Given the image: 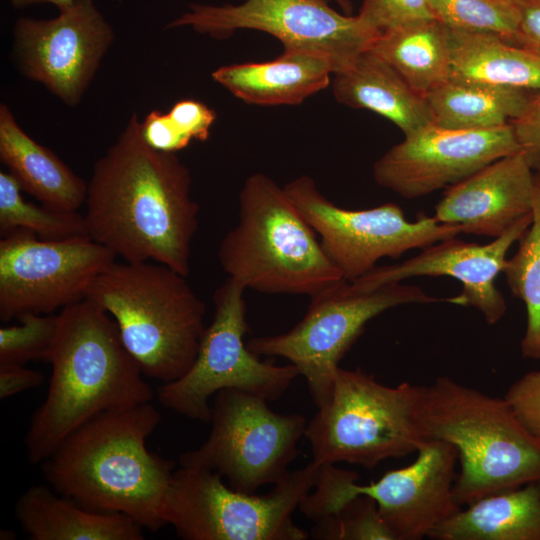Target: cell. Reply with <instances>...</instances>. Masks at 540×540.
<instances>
[{
    "label": "cell",
    "mask_w": 540,
    "mask_h": 540,
    "mask_svg": "<svg viewBox=\"0 0 540 540\" xmlns=\"http://www.w3.org/2000/svg\"><path fill=\"white\" fill-rule=\"evenodd\" d=\"M189 168L149 146L134 113L88 182V236L126 262H156L188 277L199 205Z\"/></svg>",
    "instance_id": "1"
},
{
    "label": "cell",
    "mask_w": 540,
    "mask_h": 540,
    "mask_svg": "<svg viewBox=\"0 0 540 540\" xmlns=\"http://www.w3.org/2000/svg\"><path fill=\"white\" fill-rule=\"evenodd\" d=\"M161 421L151 403L103 412L70 433L41 464L51 488L81 506L124 514L155 532L174 463L152 453L148 437Z\"/></svg>",
    "instance_id": "2"
},
{
    "label": "cell",
    "mask_w": 540,
    "mask_h": 540,
    "mask_svg": "<svg viewBox=\"0 0 540 540\" xmlns=\"http://www.w3.org/2000/svg\"><path fill=\"white\" fill-rule=\"evenodd\" d=\"M59 315L47 395L32 415L24 439L32 464H41L93 417L154 398L108 313L85 298Z\"/></svg>",
    "instance_id": "3"
},
{
    "label": "cell",
    "mask_w": 540,
    "mask_h": 540,
    "mask_svg": "<svg viewBox=\"0 0 540 540\" xmlns=\"http://www.w3.org/2000/svg\"><path fill=\"white\" fill-rule=\"evenodd\" d=\"M416 419L425 441L454 445L460 464L453 494L461 507L483 497L540 482V438L505 398L448 376L419 387Z\"/></svg>",
    "instance_id": "4"
},
{
    "label": "cell",
    "mask_w": 540,
    "mask_h": 540,
    "mask_svg": "<svg viewBox=\"0 0 540 540\" xmlns=\"http://www.w3.org/2000/svg\"><path fill=\"white\" fill-rule=\"evenodd\" d=\"M187 278L156 262L114 261L86 292L114 320L142 373L162 383L190 369L206 329V305Z\"/></svg>",
    "instance_id": "5"
},
{
    "label": "cell",
    "mask_w": 540,
    "mask_h": 540,
    "mask_svg": "<svg viewBox=\"0 0 540 540\" xmlns=\"http://www.w3.org/2000/svg\"><path fill=\"white\" fill-rule=\"evenodd\" d=\"M238 202V223L218 249L229 278L264 294L310 297L344 280L314 229L272 178L250 175Z\"/></svg>",
    "instance_id": "6"
},
{
    "label": "cell",
    "mask_w": 540,
    "mask_h": 540,
    "mask_svg": "<svg viewBox=\"0 0 540 540\" xmlns=\"http://www.w3.org/2000/svg\"><path fill=\"white\" fill-rule=\"evenodd\" d=\"M419 387L409 382L386 386L360 368L339 366L328 402L306 426L312 461L372 469L416 452L425 441L416 419Z\"/></svg>",
    "instance_id": "7"
},
{
    "label": "cell",
    "mask_w": 540,
    "mask_h": 540,
    "mask_svg": "<svg viewBox=\"0 0 540 540\" xmlns=\"http://www.w3.org/2000/svg\"><path fill=\"white\" fill-rule=\"evenodd\" d=\"M314 461L288 471L262 495L227 486L216 472L180 466L166 489L161 515L185 540H305L292 515L314 487Z\"/></svg>",
    "instance_id": "8"
},
{
    "label": "cell",
    "mask_w": 540,
    "mask_h": 540,
    "mask_svg": "<svg viewBox=\"0 0 540 540\" xmlns=\"http://www.w3.org/2000/svg\"><path fill=\"white\" fill-rule=\"evenodd\" d=\"M416 459L406 467L387 471L377 481L358 484V474L335 464L319 466L315 490L307 493L299 510L317 521L335 513L351 498L364 494L378 511L394 540H420L458 512L453 494L458 451L442 440L424 441Z\"/></svg>",
    "instance_id": "9"
},
{
    "label": "cell",
    "mask_w": 540,
    "mask_h": 540,
    "mask_svg": "<svg viewBox=\"0 0 540 540\" xmlns=\"http://www.w3.org/2000/svg\"><path fill=\"white\" fill-rule=\"evenodd\" d=\"M310 298L305 315L292 329L253 337L246 345L256 355L283 357L293 364L317 408L328 402L339 362L371 319L396 306L444 300L401 282L359 290L346 280Z\"/></svg>",
    "instance_id": "10"
},
{
    "label": "cell",
    "mask_w": 540,
    "mask_h": 540,
    "mask_svg": "<svg viewBox=\"0 0 540 540\" xmlns=\"http://www.w3.org/2000/svg\"><path fill=\"white\" fill-rule=\"evenodd\" d=\"M245 290L229 277L216 289L213 320L205 329L194 363L181 378L158 387L157 397L164 407L209 423V400L218 391L237 389L275 401L300 375L293 364L262 361L248 349L244 342L250 330Z\"/></svg>",
    "instance_id": "11"
},
{
    "label": "cell",
    "mask_w": 540,
    "mask_h": 540,
    "mask_svg": "<svg viewBox=\"0 0 540 540\" xmlns=\"http://www.w3.org/2000/svg\"><path fill=\"white\" fill-rule=\"evenodd\" d=\"M267 402L237 389L218 391L209 436L179 456L180 466L216 472L230 487L248 494L276 483L296 459L307 422L300 414L276 413Z\"/></svg>",
    "instance_id": "12"
},
{
    "label": "cell",
    "mask_w": 540,
    "mask_h": 540,
    "mask_svg": "<svg viewBox=\"0 0 540 540\" xmlns=\"http://www.w3.org/2000/svg\"><path fill=\"white\" fill-rule=\"evenodd\" d=\"M190 27L223 39L239 29L258 30L277 38L284 50L328 59L334 73L369 50L380 34L359 15L341 14L328 0H245L238 5L191 3L167 29ZM333 73V74H334Z\"/></svg>",
    "instance_id": "13"
},
{
    "label": "cell",
    "mask_w": 540,
    "mask_h": 540,
    "mask_svg": "<svg viewBox=\"0 0 540 540\" xmlns=\"http://www.w3.org/2000/svg\"><path fill=\"white\" fill-rule=\"evenodd\" d=\"M283 188L348 282L368 273L381 258L397 259L407 251L424 249L462 233L461 226L440 223L425 213L408 221L401 207L391 202L364 210L339 207L307 175Z\"/></svg>",
    "instance_id": "14"
},
{
    "label": "cell",
    "mask_w": 540,
    "mask_h": 540,
    "mask_svg": "<svg viewBox=\"0 0 540 540\" xmlns=\"http://www.w3.org/2000/svg\"><path fill=\"white\" fill-rule=\"evenodd\" d=\"M116 255L88 236L45 240L15 230L0 240V319L51 314L86 298Z\"/></svg>",
    "instance_id": "15"
},
{
    "label": "cell",
    "mask_w": 540,
    "mask_h": 540,
    "mask_svg": "<svg viewBox=\"0 0 540 540\" xmlns=\"http://www.w3.org/2000/svg\"><path fill=\"white\" fill-rule=\"evenodd\" d=\"M13 38L21 72L75 107L112 44L114 32L94 0H74L54 18L19 17Z\"/></svg>",
    "instance_id": "16"
},
{
    "label": "cell",
    "mask_w": 540,
    "mask_h": 540,
    "mask_svg": "<svg viewBox=\"0 0 540 540\" xmlns=\"http://www.w3.org/2000/svg\"><path fill=\"white\" fill-rule=\"evenodd\" d=\"M521 150L513 126L449 129L430 123L392 146L373 164L375 182L406 199L454 185Z\"/></svg>",
    "instance_id": "17"
},
{
    "label": "cell",
    "mask_w": 540,
    "mask_h": 540,
    "mask_svg": "<svg viewBox=\"0 0 540 540\" xmlns=\"http://www.w3.org/2000/svg\"><path fill=\"white\" fill-rule=\"evenodd\" d=\"M532 218L533 212L490 243H467L453 237L430 245L401 263L376 266L350 283L356 289L368 290L417 276L452 277L461 282L462 291L446 301L474 307L488 324H496L507 308L495 285L496 277L503 271L509 248L526 232Z\"/></svg>",
    "instance_id": "18"
},
{
    "label": "cell",
    "mask_w": 540,
    "mask_h": 540,
    "mask_svg": "<svg viewBox=\"0 0 540 540\" xmlns=\"http://www.w3.org/2000/svg\"><path fill=\"white\" fill-rule=\"evenodd\" d=\"M534 172L522 149L504 156L449 186L433 216L495 239L533 212Z\"/></svg>",
    "instance_id": "19"
},
{
    "label": "cell",
    "mask_w": 540,
    "mask_h": 540,
    "mask_svg": "<svg viewBox=\"0 0 540 540\" xmlns=\"http://www.w3.org/2000/svg\"><path fill=\"white\" fill-rule=\"evenodd\" d=\"M334 68L325 57L283 50L267 62L221 66L212 73L215 82L247 104L298 105L326 88Z\"/></svg>",
    "instance_id": "20"
},
{
    "label": "cell",
    "mask_w": 540,
    "mask_h": 540,
    "mask_svg": "<svg viewBox=\"0 0 540 540\" xmlns=\"http://www.w3.org/2000/svg\"><path fill=\"white\" fill-rule=\"evenodd\" d=\"M333 76L332 91L337 102L375 112L404 135L432 123L424 96L370 49Z\"/></svg>",
    "instance_id": "21"
},
{
    "label": "cell",
    "mask_w": 540,
    "mask_h": 540,
    "mask_svg": "<svg viewBox=\"0 0 540 540\" xmlns=\"http://www.w3.org/2000/svg\"><path fill=\"white\" fill-rule=\"evenodd\" d=\"M0 160L22 190L43 206L75 212L86 201L88 184L25 133L4 103L0 105Z\"/></svg>",
    "instance_id": "22"
},
{
    "label": "cell",
    "mask_w": 540,
    "mask_h": 540,
    "mask_svg": "<svg viewBox=\"0 0 540 540\" xmlns=\"http://www.w3.org/2000/svg\"><path fill=\"white\" fill-rule=\"evenodd\" d=\"M14 516L32 540H143L144 528L124 514L89 510L43 485L29 487Z\"/></svg>",
    "instance_id": "23"
},
{
    "label": "cell",
    "mask_w": 540,
    "mask_h": 540,
    "mask_svg": "<svg viewBox=\"0 0 540 540\" xmlns=\"http://www.w3.org/2000/svg\"><path fill=\"white\" fill-rule=\"evenodd\" d=\"M434 540H540V482L483 497L428 535Z\"/></svg>",
    "instance_id": "24"
},
{
    "label": "cell",
    "mask_w": 540,
    "mask_h": 540,
    "mask_svg": "<svg viewBox=\"0 0 540 540\" xmlns=\"http://www.w3.org/2000/svg\"><path fill=\"white\" fill-rule=\"evenodd\" d=\"M534 92L449 76L428 91L432 123L449 129H489L510 124Z\"/></svg>",
    "instance_id": "25"
},
{
    "label": "cell",
    "mask_w": 540,
    "mask_h": 540,
    "mask_svg": "<svg viewBox=\"0 0 540 540\" xmlns=\"http://www.w3.org/2000/svg\"><path fill=\"white\" fill-rule=\"evenodd\" d=\"M450 76L540 92V57L499 36L448 29Z\"/></svg>",
    "instance_id": "26"
},
{
    "label": "cell",
    "mask_w": 540,
    "mask_h": 540,
    "mask_svg": "<svg viewBox=\"0 0 540 540\" xmlns=\"http://www.w3.org/2000/svg\"><path fill=\"white\" fill-rule=\"evenodd\" d=\"M370 50L423 96L450 76L448 28L435 19L415 21L383 31Z\"/></svg>",
    "instance_id": "27"
},
{
    "label": "cell",
    "mask_w": 540,
    "mask_h": 540,
    "mask_svg": "<svg viewBox=\"0 0 540 540\" xmlns=\"http://www.w3.org/2000/svg\"><path fill=\"white\" fill-rule=\"evenodd\" d=\"M502 272L513 295L526 307L522 356L540 360V171L534 172L532 222L519 239L516 253L506 260Z\"/></svg>",
    "instance_id": "28"
},
{
    "label": "cell",
    "mask_w": 540,
    "mask_h": 540,
    "mask_svg": "<svg viewBox=\"0 0 540 540\" xmlns=\"http://www.w3.org/2000/svg\"><path fill=\"white\" fill-rule=\"evenodd\" d=\"M22 188L11 173L0 172V234L26 230L45 240L88 236L83 215L37 206L21 195ZM89 237V236H88Z\"/></svg>",
    "instance_id": "29"
},
{
    "label": "cell",
    "mask_w": 540,
    "mask_h": 540,
    "mask_svg": "<svg viewBox=\"0 0 540 540\" xmlns=\"http://www.w3.org/2000/svg\"><path fill=\"white\" fill-rule=\"evenodd\" d=\"M433 19L456 31L499 36L514 44L519 0H428Z\"/></svg>",
    "instance_id": "30"
},
{
    "label": "cell",
    "mask_w": 540,
    "mask_h": 540,
    "mask_svg": "<svg viewBox=\"0 0 540 540\" xmlns=\"http://www.w3.org/2000/svg\"><path fill=\"white\" fill-rule=\"evenodd\" d=\"M216 119L215 111L201 101L183 99L167 113L153 110L140 122L145 142L152 148L176 153L193 140L206 141Z\"/></svg>",
    "instance_id": "31"
},
{
    "label": "cell",
    "mask_w": 540,
    "mask_h": 540,
    "mask_svg": "<svg viewBox=\"0 0 540 540\" xmlns=\"http://www.w3.org/2000/svg\"><path fill=\"white\" fill-rule=\"evenodd\" d=\"M16 325L0 328V364L49 362L59 328L60 315L24 313Z\"/></svg>",
    "instance_id": "32"
},
{
    "label": "cell",
    "mask_w": 540,
    "mask_h": 540,
    "mask_svg": "<svg viewBox=\"0 0 540 540\" xmlns=\"http://www.w3.org/2000/svg\"><path fill=\"white\" fill-rule=\"evenodd\" d=\"M311 536L322 540H394L377 503L364 494L351 498L335 513L315 521Z\"/></svg>",
    "instance_id": "33"
},
{
    "label": "cell",
    "mask_w": 540,
    "mask_h": 540,
    "mask_svg": "<svg viewBox=\"0 0 540 540\" xmlns=\"http://www.w3.org/2000/svg\"><path fill=\"white\" fill-rule=\"evenodd\" d=\"M358 15L380 33L415 21L433 19L428 0H363Z\"/></svg>",
    "instance_id": "34"
},
{
    "label": "cell",
    "mask_w": 540,
    "mask_h": 540,
    "mask_svg": "<svg viewBox=\"0 0 540 540\" xmlns=\"http://www.w3.org/2000/svg\"><path fill=\"white\" fill-rule=\"evenodd\" d=\"M518 419L540 438V371H531L513 382L504 397Z\"/></svg>",
    "instance_id": "35"
},
{
    "label": "cell",
    "mask_w": 540,
    "mask_h": 540,
    "mask_svg": "<svg viewBox=\"0 0 540 540\" xmlns=\"http://www.w3.org/2000/svg\"><path fill=\"white\" fill-rule=\"evenodd\" d=\"M511 125L533 170L540 171V92L533 93L525 110Z\"/></svg>",
    "instance_id": "36"
},
{
    "label": "cell",
    "mask_w": 540,
    "mask_h": 540,
    "mask_svg": "<svg viewBox=\"0 0 540 540\" xmlns=\"http://www.w3.org/2000/svg\"><path fill=\"white\" fill-rule=\"evenodd\" d=\"M44 375L21 364H0V399H6L42 384Z\"/></svg>",
    "instance_id": "37"
},
{
    "label": "cell",
    "mask_w": 540,
    "mask_h": 540,
    "mask_svg": "<svg viewBox=\"0 0 540 540\" xmlns=\"http://www.w3.org/2000/svg\"><path fill=\"white\" fill-rule=\"evenodd\" d=\"M521 17L514 44L540 57V1L519 0Z\"/></svg>",
    "instance_id": "38"
},
{
    "label": "cell",
    "mask_w": 540,
    "mask_h": 540,
    "mask_svg": "<svg viewBox=\"0 0 540 540\" xmlns=\"http://www.w3.org/2000/svg\"><path fill=\"white\" fill-rule=\"evenodd\" d=\"M74 0H9L10 4L16 8L21 9L37 4H53L58 10H62L73 3Z\"/></svg>",
    "instance_id": "39"
},
{
    "label": "cell",
    "mask_w": 540,
    "mask_h": 540,
    "mask_svg": "<svg viewBox=\"0 0 540 540\" xmlns=\"http://www.w3.org/2000/svg\"><path fill=\"white\" fill-rule=\"evenodd\" d=\"M329 1H333L336 4H338L343 10V12L347 15H349L353 10V5L350 0H329Z\"/></svg>",
    "instance_id": "40"
},
{
    "label": "cell",
    "mask_w": 540,
    "mask_h": 540,
    "mask_svg": "<svg viewBox=\"0 0 540 540\" xmlns=\"http://www.w3.org/2000/svg\"><path fill=\"white\" fill-rule=\"evenodd\" d=\"M0 536H1L0 539H2L4 536H6L4 538V540H6V539H14L15 535H14V533L12 531H8V530L3 531L2 530Z\"/></svg>",
    "instance_id": "41"
},
{
    "label": "cell",
    "mask_w": 540,
    "mask_h": 540,
    "mask_svg": "<svg viewBox=\"0 0 540 540\" xmlns=\"http://www.w3.org/2000/svg\"><path fill=\"white\" fill-rule=\"evenodd\" d=\"M538 1H540V0H538Z\"/></svg>",
    "instance_id": "42"
}]
</instances>
